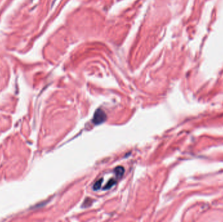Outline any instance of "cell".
<instances>
[{
  "mask_svg": "<svg viewBox=\"0 0 223 222\" xmlns=\"http://www.w3.org/2000/svg\"><path fill=\"white\" fill-rule=\"evenodd\" d=\"M106 115L101 109H98L93 116V122L95 125H100L106 121Z\"/></svg>",
  "mask_w": 223,
  "mask_h": 222,
  "instance_id": "obj_1",
  "label": "cell"
},
{
  "mask_svg": "<svg viewBox=\"0 0 223 222\" xmlns=\"http://www.w3.org/2000/svg\"><path fill=\"white\" fill-rule=\"evenodd\" d=\"M125 172V169L123 168V167L121 166H118L116 168H115L114 169V173H116V176L117 178H121L123 176V173Z\"/></svg>",
  "mask_w": 223,
  "mask_h": 222,
  "instance_id": "obj_2",
  "label": "cell"
},
{
  "mask_svg": "<svg viewBox=\"0 0 223 222\" xmlns=\"http://www.w3.org/2000/svg\"><path fill=\"white\" fill-rule=\"evenodd\" d=\"M116 182H117L116 179H114V178L110 179V180L108 181V183L106 184V186H104V188H103V190H107L110 189V188H111L112 186L116 184Z\"/></svg>",
  "mask_w": 223,
  "mask_h": 222,
  "instance_id": "obj_3",
  "label": "cell"
},
{
  "mask_svg": "<svg viewBox=\"0 0 223 222\" xmlns=\"http://www.w3.org/2000/svg\"><path fill=\"white\" fill-rule=\"evenodd\" d=\"M102 182H103V178L100 179V180L97 181V182L94 184V185H93V190L95 191L99 190L100 188V187H101V184Z\"/></svg>",
  "mask_w": 223,
  "mask_h": 222,
  "instance_id": "obj_4",
  "label": "cell"
}]
</instances>
